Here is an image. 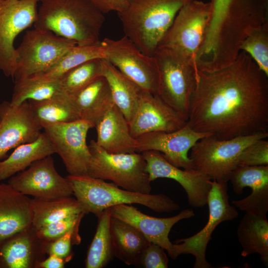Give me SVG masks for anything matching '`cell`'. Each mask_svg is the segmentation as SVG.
I'll return each instance as SVG.
<instances>
[{"instance_id": "cell-1", "label": "cell", "mask_w": 268, "mask_h": 268, "mask_svg": "<svg viewBox=\"0 0 268 268\" xmlns=\"http://www.w3.org/2000/svg\"><path fill=\"white\" fill-rule=\"evenodd\" d=\"M187 123L219 139L268 133V76L244 51L222 69L199 70Z\"/></svg>"}, {"instance_id": "cell-2", "label": "cell", "mask_w": 268, "mask_h": 268, "mask_svg": "<svg viewBox=\"0 0 268 268\" xmlns=\"http://www.w3.org/2000/svg\"><path fill=\"white\" fill-rule=\"evenodd\" d=\"M34 28L47 30L78 46L100 42L104 14L89 0H42Z\"/></svg>"}, {"instance_id": "cell-3", "label": "cell", "mask_w": 268, "mask_h": 268, "mask_svg": "<svg viewBox=\"0 0 268 268\" xmlns=\"http://www.w3.org/2000/svg\"><path fill=\"white\" fill-rule=\"evenodd\" d=\"M191 0H130L118 15L126 36L153 56L181 8Z\"/></svg>"}, {"instance_id": "cell-4", "label": "cell", "mask_w": 268, "mask_h": 268, "mask_svg": "<svg viewBox=\"0 0 268 268\" xmlns=\"http://www.w3.org/2000/svg\"><path fill=\"white\" fill-rule=\"evenodd\" d=\"M66 178L85 214L92 213L97 216L106 208L122 204H138L157 212H171L180 209L177 202L164 194L128 191L88 175L69 174Z\"/></svg>"}, {"instance_id": "cell-5", "label": "cell", "mask_w": 268, "mask_h": 268, "mask_svg": "<svg viewBox=\"0 0 268 268\" xmlns=\"http://www.w3.org/2000/svg\"><path fill=\"white\" fill-rule=\"evenodd\" d=\"M153 56L159 71L157 96L187 122L199 70L184 57L169 49L158 47Z\"/></svg>"}, {"instance_id": "cell-6", "label": "cell", "mask_w": 268, "mask_h": 268, "mask_svg": "<svg viewBox=\"0 0 268 268\" xmlns=\"http://www.w3.org/2000/svg\"><path fill=\"white\" fill-rule=\"evenodd\" d=\"M88 146L91 159L88 175L109 180L128 191L150 194L151 181L141 153H111L100 147L94 140L90 141Z\"/></svg>"}, {"instance_id": "cell-7", "label": "cell", "mask_w": 268, "mask_h": 268, "mask_svg": "<svg viewBox=\"0 0 268 268\" xmlns=\"http://www.w3.org/2000/svg\"><path fill=\"white\" fill-rule=\"evenodd\" d=\"M268 137V133L219 139L212 136L199 140L191 148L189 158L194 168L217 182H228L239 166L244 149L253 142Z\"/></svg>"}, {"instance_id": "cell-8", "label": "cell", "mask_w": 268, "mask_h": 268, "mask_svg": "<svg viewBox=\"0 0 268 268\" xmlns=\"http://www.w3.org/2000/svg\"><path fill=\"white\" fill-rule=\"evenodd\" d=\"M76 45L74 41L49 30H27L15 49L16 68L12 78L15 81L46 71Z\"/></svg>"}, {"instance_id": "cell-9", "label": "cell", "mask_w": 268, "mask_h": 268, "mask_svg": "<svg viewBox=\"0 0 268 268\" xmlns=\"http://www.w3.org/2000/svg\"><path fill=\"white\" fill-rule=\"evenodd\" d=\"M210 2L191 0L177 13L158 47L170 50L196 67V56L210 20Z\"/></svg>"}, {"instance_id": "cell-10", "label": "cell", "mask_w": 268, "mask_h": 268, "mask_svg": "<svg viewBox=\"0 0 268 268\" xmlns=\"http://www.w3.org/2000/svg\"><path fill=\"white\" fill-rule=\"evenodd\" d=\"M210 184L207 200L209 209L207 223L194 235L177 240L170 256L174 260L181 255H192L195 258L194 268H211L205 255L212 232L221 222L234 220L239 215L236 207L229 203L227 182L211 180Z\"/></svg>"}, {"instance_id": "cell-11", "label": "cell", "mask_w": 268, "mask_h": 268, "mask_svg": "<svg viewBox=\"0 0 268 268\" xmlns=\"http://www.w3.org/2000/svg\"><path fill=\"white\" fill-rule=\"evenodd\" d=\"M105 58L143 90L157 95L159 71L154 56L143 54L126 36L102 41Z\"/></svg>"}, {"instance_id": "cell-12", "label": "cell", "mask_w": 268, "mask_h": 268, "mask_svg": "<svg viewBox=\"0 0 268 268\" xmlns=\"http://www.w3.org/2000/svg\"><path fill=\"white\" fill-rule=\"evenodd\" d=\"M48 134L69 175H87L91 154L86 137L91 126L79 119L68 123H43Z\"/></svg>"}, {"instance_id": "cell-13", "label": "cell", "mask_w": 268, "mask_h": 268, "mask_svg": "<svg viewBox=\"0 0 268 268\" xmlns=\"http://www.w3.org/2000/svg\"><path fill=\"white\" fill-rule=\"evenodd\" d=\"M42 0H0V70L6 76L12 78L16 68L14 40L34 24L37 3Z\"/></svg>"}, {"instance_id": "cell-14", "label": "cell", "mask_w": 268, "mask_h": 268, "mask_svg": "<svg viewBox=\"0 0 268 268\" xmlns=\"http://www.w3.org/2000/svg\"><path fill=\"white\" fill-rule=\"evenodd\" d=\"M27 196L48 199L73 195L67 178L57 171L51 155L31 164L28 168L10 177L7 182Z\"/></svg>"}, {"instance_id": "cell-15", "label": "cell", "mask_w": 268, "mask_h": 268, "mask_svg": "<svg viewBox=\"0 0 268 268\" xmlns=\"http://www.w3.org/2000/svg\"><path fill=\"white\" fill-rule=\"evenodd\" d=\"M208 136L212 135L194 130L186 122L185 126L174 131L150 133L136 137V152L157 151L177 167L194 169L189 151L199 140Z\"/></svg>"}, {"instance_id": "cell-16", "label": "cell", "mask_w": 268, "mask_h": 268, "mask_svg": "<svg viewBox=\"0 0 268 268\" xmlns=\"http://www.w3.org/2000/svg\"><path fill=\"white\" fill-rule=\"evenodd\" d=\"M141 153L151 181L161 178L173 179L184 189L191 206L202 207L207 204L211 188L209 176L195 169H181L167 161L158 151L149 150Z\"/></svg>"}, {"instance_id": "cell-17", "label": "cell", "mask_w": 268, "mask_h": 268, "mask_svg": "<svg viewBox=\"0 0 268 268\" xmlns=\"http://www.w3.org/2000/svg\"><path fill=\"white\" fill-rule=\"evenodd\" d=\"M43 129L34 118L28 101L19 105L0 104V160L18 146L35 140Z\"/></svg>"}, {"instance_id": "cell-18", "label": "cell", "mask_w": 268, "mask_h": 268, "mask_svg": "<svg viewBox=\"0 0 268 268\" xmlns=\"http://www.w3.org/2000/svg\"><path fill=\"white\" fill-rule=\"evenodd\" d=\"M186 122L158 96L142 90L135 112L128 123L131 134L136 138L150 133L174 131Z\"/></svg>"}, {"instance_id": "cell-19", "label": "cell", "mask_w": 268, "mask_h": 268, "mask_svg": "<svg viewBox=\"0 0 268 268\" xmlns=\"http://www.w3.org/2000/svg\"><path fill=\"white\" fill-rule=\"evenodd\" d=\"M111 215L133 226L151 243L158 245L171 256L173 245L169 234L173 226L179 221L195 216L191 209H186L177 215L165 218L144 214L131 204H122L109 208Z\"/></svg>"}, {"instance_id": "cell-20", "label": "cell", "mask_w": 268, "mask_h": 268, "mask_svg": "<svg viewBox=\"0 0 268 268\" xmlns=\"http://www.w3.org/2000/svg\"><path fill=\"white\" fill-rule=\"evenodd\" d=\"M233 191L241 195L245 187L252 192L247 197L231 203L246 213L266 215L268 211V165L238 166L231 173Z\"/></svg>"}, {"instance_id": "cell-21", "label": "cell", "mask_w": 268, "mask_h": 268, "mask_svg": "<svg viewBox=\"0 0 268 268\" xmlns=\"http://www.w3.org/2000/svg\"><path fill=\"white\" fill-rule=\"evenodd\" d=\"M31 199L9 184H0V241L32 226Z\"/></svg>"}, {"instance_id": "cell-22", "label": "cell", "mask_w": 268, "mask_h": 268, "mask_svg": "<svg viewBox=\"0 0 268 268\" xmlns=\"http://www.w3.org/2000/svg\"><path fill=\"white\" fill-rule=\"evenodd\" d=\"M96 143L111 153L136 152V139L131 133L129 123L114 105L96 125Z\"/></svg>"}, {"instance_id": "cell-23", "label": "cell", "mask_w": 268, "mask_h": 268, "mask_svg": "<svg viewBox=\"0 0 268 268\" xmlns=\"http://www.w3.org/2000/svg\"><path fill=\"white\" fill-rule=\"evenodd\" d=\"M80 119L95 128L96 125L114 105L107 81L103 76L92 83L73 96Z\"/></svg>"}, {"instance_id": "cell-24", "label": "cell", "mask_w": 268, "mask_h": 268, "mask_svg": "<svg viewBox=\"0 0 268 268\" xmlns=\"http://www.w3.org/2000/svg\"><path fill=\"white\" fill-rule=\"evenodd\" d=\"M110 231L113 256L128 266H137L140 254L150 242L133 226L112 216Z\"/></svg>"}, {"instance_id": "cell-25", "label": "cell", "mask_w": 268, "mask_h": 268, "mask_svg": "<svg viewBox=\"0 0 268 268\" xmlns=\"http://www.w3.org/2000/svg\"><path fill=\"white\" fill-rule=\"evenodd\" d=\"M56 153L55 148L45 132L34 141L21 144L10 155L0 161V181L9 178L28 168L33 162Z\"/></svg>"}, {"instance_id": "cell-26", "label": "cell", "mask_w": 268, "mask_h": 268, "mask_svg": "<svg viewBox=\"0 0 268 268\" xmlns=\"http://www.w3.org/2000/svg\"><path fill=\"white\" fill-rule=\"evenodd\" d=\"M102 76L109 86L114 104L129 122L143 90L106 59L102 60Z\"/></svg>"}, {"instance_id": "cell-27", "label": "cell", "mask_w": 268, "mask_h": 268, "mask_svg": "<svg viewBox=\"0 0 268 268\" xmlns=\"http://www.w3.org/2000/svg\"><path fill=\"white\" fill-rule=\"evenodd\" d=\"M243 257L258 254L265 266L268 265V221L266 215L246 213L237 230Z\"/></svg>"}, {"instance_id": "cell-28", "label": "cell", "mask_w": 268, "mask_h": 268, "mask_svg": "<svg viewBox=\"0 0 268 268\" xmlns=\"http://www.w3.org/2000/svg\"><path fill=\"white\" fill-rule=\"evenodd\" d=\"M33 116L43 123H68L80 119L73 97L64 91L41 101L28 100Z\"/></svg>"}, {"instance_id": "cell-29", "label": "cell", "mask_w": 268, "mask_h": 268, "mask_svg": "<svg viewBox=\"0 0 268 268\" xmlns=\"http://www.w3.org/2000/svg\"><path fill=\"white\" fill-rule=\"evenodd\" d=\"M32 226L36 230L42 226L67 217L80 213L81 207L75 198L31 199Z\"/></svg>"}, {"instance_id": "cell-30", "label": "cell", "mask_w": 268, "mask_h": 268, "mask_svg": "<svg viewBox=\"0 0 268 268\" xmlns=\"http://www.w3.org/2000/svg\"><path fill=\"white\" fill-rule=\"evenodd\" d=\"M105 58V48L102 41L92 45H76L46 71L26 78L41 81L59 80L69 70L83 62L93 59Z\"/></svg>"}, {"instance_id": "cell-31", "label": "cell", "mask_w": 268, "mask_h": 268, "mask_svg": "<svg viewBox=\"0 0 268 268\" xmlns=\"http://www.w3.org/2000/svg\"><path fill=\"white\" fill-rule=\"evenodd\" d=\"M97 216L98 224L87 252L85 261L86 268H104L114 257L110 231L111 215L109 208L100 212Z\"/></svg>"}, {"instance_id": "cell-32", "label": "cell", "mask_w": 268, "mask_h": 268, "mask_svg": "<svg viewBox=\"0 0 268 268\" xmlns=\"http://www.w3.org/2000/svg\"><path fill=\"white\" fill-rule=\"evenodd\" d=\"M103 59H93L83 62L65 73L60 78L63 91L71 96L102 76Z\"/></svg>"}, {"instance_id": "cell-33", "label": "cell", "mask_w": 268, "mask_h": 268, "mask_svg": "<svg viewBox=\"0 0 268 268\" xmlns=\"http://www.w3.org/2000/svg\"><path fill=\"white\" fill-rule=\"evenodd\" d=\"M62 91L60 79L41 81L30 78L14 81L10 103L19 105L28 100L41 101L48 99Z\"/></svg>"}, {"instance_id": "cell-34", "label": "cell", "mask_w": 268, "mask_h": 268, "mask_svg": "<svg viewBox=\"0 0 268 268\" xmlns=\"http://www.w3.org/2000/svg\"><path fill=\"white\" fill-rule=\"evenodd\" d=\"M240 51L247 53L268 76V21L247 36L241 45Z\"/></svg>"}, {"instance_id": "cell-35", "label": "cell", "mask_w": 268, "mask_h": 268, "mask_svg": "<svg viewBox=\"0 0 268 268\" xmlns=\"http://www.w3.org/2000/svg\"><path fill=\"white\" fill-rule=\"evenodd\" d=\"M0 254L8 268H28L31 254L29 237L23 235L11 239L4 245Z\"/></svg>"}, {"instance_id": "cell-36", "label": "cell", "mask_w": 268, "mask_h": 268, "mask_svg": "<svg viewBox=\"0 0 268 268\" xmlns=\"http://www.w3.org/2000/svg\"><path fill=\"white\" fill-rule=\"evenodd\" d=\"M85 214L81 212L48 223L35 230L38 238L47 241H53L72 229L79 226Z\"/></svg>"}, {"instance_id": "cell-37", "label": "cell", "mask_w": 268, "mask_h": 268, "mask_svg": "<svg viewBox=\"0 0 268 268\" xmlns=\"http://www.w3.org/2000/svg\"><path fill=\"white\" fill-rule=\"evenodd\" d=\"M268 165V141L259 139L245 147L239 159V166Z\"/></svg>"}, {"instance_id": "cell-38", "label": "cell", "mask_w": 268, "mask_h": 268, "mask_svg": "<svg viewBox=\"0 0 268 268\" xmlns=\"http://www.w3.org/2000/svg\"><path fill=\"white\" fill-rule=\"evenodd\" d=\"M165 250L150 243L140 254L137 266L145 268H167L169 260Z\"/></svg>"}, {"instance_id": "cell-39", "label": "cell", "mask_w": 268, "mask_h": 268, "mask_svg": "<svg viewBox=\"0 0 268 268\" xmlns=\"http://www.w3.org/2000/svg\"><path fill=\"white\" fill-rule=\"evenodd\" d=\"M79 227L77 226L60 237L54 240L49 248L50 255H54L62 258H66L70 254L71 245L79 244L81 241L79 235Z\"/></svg>"}, {"instance_id": "cell-40", "label": "cell", "mask_w": 268, "mask_h": 268, "mask_svg": "<svg viewBox=\"0 0 268 268\" xmlns=\"http://www.w3.org/2000/svg\"><path fill=\"white\" fill-rule=\"evenodd\" d=\"M103 14L110 11L117 13L122 11L130 0H89Z\"/></svg>"}, {"instance_id": "cell-41", "label": "cell", "mask_w": 268, "mask_h": 268, "mask_svg": "<svg viewBox=\"0 0 268 268\" xmlns=\"http://www.w3.org/2000/svg\"><path fill=\"white\" fill-rule=\"evenodd\" d=\"M64 259L54 255L50 256L39 263V266L42 268H63L64 267Z\"/></svg>"}, {"instance_id": "cell-42", "label": "cell", "mask_w": 268, "mask_h": 268, "mask_svg": "<svg viewBox=\"0 0 268 268\" xmlns=\"http://www.w3.org/2000/svg\"></svg>"}]
</instances>
